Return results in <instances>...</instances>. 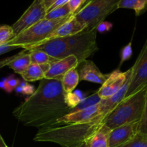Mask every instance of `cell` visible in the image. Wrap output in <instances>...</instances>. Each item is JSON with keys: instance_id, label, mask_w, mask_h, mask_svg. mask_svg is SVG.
Here are the masks:
<instances>
[{"instance_id": "cell-1", "label": "cell", "mask_w": 147, "mask_h": 147, "mask_svg": "<svg viewBox=\"0 0 147 147\" xmlns=\"http://www.w3.org/2000/svg\"><path fill=\"white\" fill-rule=\"evenodd\" d=\"M65 96L60 80L44 78L12 114L27 127L40 129L54 126L59 118L71 111L65 102Z\"/></svg>"}, {"instance_id": "cell-2", "label": "cell", "mask_w": 147, "mask_h": 147, "mask_svg": "<svg viewBox=\"0 0 147 147\" xmlns=\"http://www.w3.org/2000/svg\"><path fill=\"white\" fill-rule=\"evenodd\" d=\"M107 113H102L89 122L73 124L55 125L38 129L33 141L50 142L62 147H77L86 144L105 124Z\"/></svg>"}, {"instance_id": "cell-3", "label": "cell", "mask_w": 147, "mask_h": 147, "mask_svg": "<svg viewBox=\"0 0 147 147\" xmlns=\"http://www.w3.org/2000/svg\"><path fill=\"white\" fill-rule=\"evenodd\" d=\"M147 86L120 102L108 115L105 125L110 130L131 122L140 121L144 111Z\"/></svg>"}, {"instance_id": "cell-4", "label": "cell", "mask_w": 147, "mask_h": 147, "mask_svg": "<svg viewBox=\"0 0 147 147\" xmlns=\"http://www.w3.org/2000/svg\"><path fill=\"white\" fill-rule=\"evenodd\" d=\"M72 15L74 14L59 20L43 19L13 37L7 44L27 50L32 46L43 42L58 27L69 20Z\"/></svg>"}, {"instance_id": "cell-5", "label": "cell", "mask_w": 147, "mask_h": 147, "mask_svg": "<svg viewBox=\"0 0 147 147\" xmlns=\"http://www.w3.org/2000/svg\"><path fill=\"white\" fill-rule=\"evenodd\" d=\"M120 0H89L74 14L78 21L85 26L84 32L95 30L108 15L118 9Z\"/></svg>"}, {"instance_id": "cell-6", "label": "cell", "mask_w": 147, "mask_h": 147, "mask_svg": "<svg viewBox=\"0 0 147 147\" xmlns=\"http://www.w3.org/2000/svg\"><path fill=\"white\" fill-rule=\"evenodd\" d=\"M131 69L129 86L125 98L137 93L147 86V42Z\"/></svg>"}, {"instance_id": "cell-7", "label": "cell", "mask_w": 147, "mask_h": 147, "mask_svg": "<svg viewBox=\"0 0 147 147\" xmlns=\"http://www.w3.org/2000/svg\"><path fill=\"white\" fill-rule=\"evenodd\" d=\"M46 13L47 9L45 7L43 0H34L24 14L12 26L14 37L43 20Z\"/></svg>"}, {"instance_id": "cell-8", "label": "cell", "mask_w": 147, "mask_h": 147, "mask_svg": "<svg viewBox=\"0 0 147 147\" xmlns=\"http://www.w3.org/2000/svg\"><path fill=\"white\" fill-rule=\"evenodd\" d=\"M131 73V67L125 72H122L119 69H117L108 74L106 80L102 83L98 91H97L101 100L108 98L119 91Z\"/></svg>"}, {"instance_id": "cell-9", "label": "cell", "mask_w": 147, "mask_h": 147, "mask_svg": "<svg viewBox=\"0 0 147 147\" xmlns=\"http://www.w3.org/2000/svg\"><path fill=\"white\" fill-rule=\"evenodd\" d=\"M139 121L131 122L115 128L109 135V147H119L125 144L138 132Z\"/></svg>"}, {"instance_id": "cell-10", "label": "cell", "mask_w": 147, "mask_h": 147, "mask_svg": "<svg viewBox=\"0 0 147 147\" xmlns=\"http://www.w3.org/2000/svg\"><path fill=\"white\" fill-rule=\"evenodd\" d=\"M102 113H100L99 103L93 106L76 111H71L62 117L59 118L56 122L55 125L73 124V123H80L89 122L93 120ZM54 125V126H55Z\"/></svg>"}, {"instance_id": "cell-11", "label": "cell", "mask_w": 147, "mask_h": 147, "mask_svg": "<svg viewBox=\"0 0 147 147\" xmlns=\"http://www.w3.org/2000/svg\"><path fill=\"white\" fill-rule=\"evenodd\" d=\"M79 61L74 55H70L61 60L53 62L45 74V79L61 80L62 77L69 70L77 67Z\"/></svg>"}, {"instance_id": "cell-12", "label": "cell", "mask_w": 147, "mask_h": 147, "mask_svg": "<svg viewBox=\"0 0 147 147\" xmlns=\"http://www.w3.org/2000/svg\"><path fill=\"white\" fill-rule=\"evenodd\" d=\"M79 73V81H88L102 84L108 77V74H103L92 60H86L80 63Z\"/></svg>"}, {"instance_id": "cell-13", "label": "cell", "mask_w": 147, "mask_h": 147, "mask_svg": "<svg viewBox=\"0 0 147 147\" xmlns=\"http://www.w3.org/2000/svg\"><path fill=\"white\" fill-rule=\"evenodd\" d=\"M85 30V26L78 21L75 17L74 14L69 18V20L62 24L60 27H58L45 41L53 40L56 38L66 37L69 36L74 35L79 32H82ZM42 43V42H41Z\"/></svg>"}, {"instance_id": "cell-14", "label": "cell", "mask_w": 147, "mask_h": 147, "mask_svg": "<svg viewBox=\"0 0 147 147\" xmlns=\"http://www.w3.org/2000/svg\"><path fill=\"white\" fill-rule=\"evenodd\" d=\"M50 65H37L31 64L26 69L24 73H22L23 80L25 82H34L42 80L45 78V74L49 69Z\"/></svg>"}, {"instance_id": "cell-15", "label": "cell", "mask_w": 147, "mask_h": 147, "mask_svg": "<svg viewBox=\"0 0 147 147\" xmlns=\"http://www.w3.org/2000/svg\"><path fill=\"white\" fill-rule=\"evenodd\" d=\"M110 129L105 124L86 143V147H109Z\"/></svg>"}, {"instance_id": "cell-16", "label": "cell", "mask_w": 147, "mask_h": 147, "mask_svg": "<svg viewBox=\"0 0 147 147\" xmlns=\"http://www.w3.org/2000/svg\"><path fill=\"white\" fill-rule=\"evenodd\" d=\"M31 64L30 54L28 50H24L21 53L16 55V57L10 64L9 67L14 71V73L21 75Z\"/></svg>"}, {"instance_id": "cell-17", "label": "cell", "mask_w": 147, "mask_h": 147, "mask_svg": "<svg viewBox=\"0 0 147 147\" xmlns=\"http://www.w3.org/2000/svg\"><path fill=\"white\" fill-rule=\"evenodd\" d=\"M61 81L62 88L65 93H68L73 92L79 82V73L76 68L72 69L66 73L62 77Z\"/></svg>"}, {"instance_id": "cell-18", "label": "cell", "mask_w": 147, "mask_h": 147, "mask_svg": "<svg viewBox=\"0 0 147 147\" xmlns=\"http://www.w3.org/2000/svg\"><path fill=\"white\" fill-rule=\"evenodd\" d=\"M118 9H133L135 15L139 16L147 9V0H120L118 3Z\"/></svg>"}, {"instance_id": "cell-19", "label": "cell", "mask_w": 147, "mask_h": 147, "mask_svg": "<svg viewBox=\"0 0 147 147\" xmlns=\"http://www.w3.org/2000/svg\"><path fill=\"white\" fill-rule=\"evenodd\" d=\"M30 57V61L33 64L37 65H51L53 62L57 60L56 59L50 57L43 50H28Z\"/></svg>"}, {"instance_id": "cell-20", "label": "cell", "mask_w": 147, "mask_h": 147, "mask_svg": "<svg viewBox=\"0 0 147 147\" xmlns=\"http://www.w3.org/2000/svg\"><path fill=\"white\" fill-rule=\"evenodd\" d=\"M70 8H69L68 4L62 6V7H58V8L53 9L50 11H47L45 18L46 20H59V19L64 18L69 15H71Z\"/></svg>"}, {"instance_id": "cell-21", "label": "cell", "mask_w": 147, "mask_h": 147, "mask_svg": "<svg viewBox=\"0 0 147 147\" xmlns=\"http://www.w3.org/2000/svg\"><path fill=\"white\" fill-rule=\"evenodd\" d=\"M84 98L85 97H84L83 93L81 92V90H76L74 92L66 93L65 102L68 107L71 110H72L76 106H77Z\"/></svg>"}, {"instance_id": "cell-22", "label": "cell", "mask_w": 147, "mask_h": 147, "mask_svg": "<svg viewBox=\"0 0 147 147\" xmlns=\"http://www.w3.org/2000/svg\"><path fill=\"white\" fill-rule=\"evenodd\" d=\"M119 147H147V134L138 131L132 139Z\"/></svg>"}, {"instance_id": "cell-23", "label": "cell", "mask_w": 147, "mask_h": 147, "mask_svg": "<svg viewBox=\"0 0 147 147\" xmlns=\"http://www.w3.org/2000/svg\"><path fill=\"white\" fill-rule=\"evenodd\" d=\"M101 101V98L99 97V96L97 95V93H95L94 94L91 95L90 96L87 98H85L77 106L74 108V109H72L71 111H76L82 110V109H87V108L91 107V106H93L95 105L98 104L99 102ZM70 111V112H71Z\"/></svg>"}, {"instance_id": "cell-24", "label": "cell", "mask_w": 147, "mask_h": 147, "mask_svg": "<svg viewBox=\"0 0 147 147\" xmlns=\"http://www.w3.org/2000/svg\"><path fill=\"white\" fill-rule=\"evenodd\" d=\"M14 37L12 26L0 25V46L5 45Z\"/></svg>"}, {"instance_id": "cell-25", "label": "cell", "mask_w": 147, "mask_h": 147, "mask_svg": "<svg viewBox=\"0 0 147 147\" xmlns=\"http://www.w3.org/2000/svg\"><path fill=\"white\" fill-rule=\"evenodd\" d=\"M138 131L147 134V90L146 94L144 111H143L142 116L138 124Z\"/></svg>"}, {"instance_id": "cell-26", "label": "cell", "mask_w": 147, "mask_h": 147, "mask_svg": "<svg viewBox=\"0 0 147 147\" xmlns=\"http://www.w3.org/2000/svg\"><path fill=\"white\" fill-rule=\"evenodd\" d=\"M20 80L18 78H16L14 76H10L8 78H6V84L4 90L7 93H12L16 88L19 86Z\"/></svg>"}, {"instance_id": "cell-27", "label": "cell", "mask_w": 147, "mask_h": 147, "mask_svg": "<svg viewBox=\"0 0 147 147\" xmlns=\"http://www.w3.org/2000/svg\"><path fill=\"white\" fill-rule=\"evenodd\" d=\"M133 55L132 50V42H130L128 45L122 47L120 53V65L123 63V62L129 60Z\"/></svg>"}, {"instance_id": "cell-28", "label": "cell", "mask_w": 147, "mask_h": 147, "mask_svg": "<svg viewBox=\"0 0 147 147\" xmlns=\"http://www.w3.org/2000/svg\"><path fill=\"white\" fill-rule=\"evenodd\" d=\"M86 2H88L87 0H69L68 5L70 8L71 13L72 14L77 13L82 8V6Z\"/></svg>"}, {"instance_id": "cell-29", "label": "cell", "mask_w": 147, "mask_h": 147, "mask_svg": "<svg viewBox=\"0 0 147 147\" xmlns=\"http://www.w3.org/2000/svg\"><path fill=\"white\" fill-rule=\"evenodd\" d=\"M112 24L110 22H105L103 21L102 22H101L99 25L97 27V31L98 32L100 33H104L110 31V30L112 29Z\"/></svg>"}, {"instance_id": "cell-30", "label": "cell", "mask_w": 147, "mask_h": 147, "mask_svg": "<svg viewBox=\"0 0 147 147\" xmlns=\"http://www.w3.org/2000/svg\"><path fill=\"white\" fill-rule=\"evenodd\" d=\"M20 48L19 47L14 45H10L8 44L3 45L0 46V55L3 54H5V53H9L10 51H12L13 50H15V49Z\"/></svg>"}, {"instance_id": "cell-31", "label": "cell", "mask_w": 147, "mask_h": 147, "mask_svg": "<svg viewBox=\"0 0 147 147\" xmlns=\"http://www.w3.org/2000/svg\"><path fill=\"white\" fill-rule=\"evenodd\" d=\"M69 1V0H56V1L53 3V4L49 7V9L47 10V11H50V10L53 9L58 8V7H62V6L68 4Z\"/></svg>"}, {"instance_id": "cell-32", "label": "cell", "mask_w": 147, "mask_h": 147, "mask_svg": "<svg viewBox=\"0 0 147 147\" xmlns=\"http://www.w3.org/2000/svg\"><path fill=\"white\" fill-rule=\"evenodd\" d=\"M19 86H20V85H19ZM21 87L22 88V93L23 94L32 95L35 91L34 88H33L31 85L27 84V83H25V85H24V86H21Z\"/></svg>"}, {"instance_id": "cell-33", "label": "cell", "mask_w": 147, "mask_h": 147, "mask_svg": "<svg viewBox=\"0 0 147 147\" xmlns=\"http://www.w3.org/2000/svg\"><path fill=\"white\" fill-rule=\"evenodd\" d=\"M55 1H56V0H43V2H44L45 7H46V9H48L49 7L53 4V3Z\"/></svg>"}, {"instance_id": "cell-34", "label": "cell", "mask_w": 147, "mask_h": 147, "mask_svg": "<svg viewBox=\"0 0 147 147\" xmlns=\"http://www.w3.org/2000/svg\"><path fill=\"white\" fill-rule=\"evenodd\" d=\"M0 147H8L7 146V145L6 144L3 137L1 136V134H0Z\"/></svg>"}, {"instance_id": "cell-35", "label": "cell", "mask_w": 147, "mask_h": 147, "mask_svg": "<svg viewBox=\"0 0 147 147\" xmlns=\"http://www.w3.org/2000/svg\"><path fill=\"white\" fill-rule=\"evenodd\" d=\"M5 84H6V78H4L0 81V88L4 89V88H5Z\"/></svg>"}, {"instance_id": "cell-36", "label": "cell", "mask_w": 147, "mask_h": 147, "mask_svg": "<svg viewBox=\"0 0 147 147\" xmlns=\"http://www.w3.org/2000/svg\"><path fill=\"white\" fill-rule=\"evenodd\" d=\"M77 147H86V144H83L80 145V146H77Z\"/></svg>"}]
</instances>
